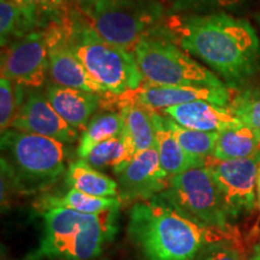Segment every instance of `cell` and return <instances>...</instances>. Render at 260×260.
I'll return each mask as SVG.
<instances>
[{"label": "cell", "mask_w": 260, "mask_h": 260, "mask_svg": "<svg viewBox=\"0 0 260 260\" xmlns=\"http://www.w3.org/2000/svg\"><path fill=\"white\" fill-rule=\"evenodd\" d=\"M174 32L176 44L222 77L229 88H243L260 73V41L245 19L226 12L187 15Z\"/></svg>", "instance_id": "cell-1"}, {"label": "cell", "mask_w": 260, "mask_h": 260, "mask_svg": "<svg viewBox=\"0 0 260 260\" xmlns=\"http://www.w3.org/2000/svg\"><path fill=\"white\" fill-rule=\"evenodd\" d=\"M128 234L145 260H195L214 243L242 242L236 228L224 230L198 222L160 195L134 204Z\"/></svg>", "instance_id": "cell-2"}, {"label": "cell", "mask_w": 260, "mask_h": 260, "mask_svg": "<svg viewBox=\"0 0 260 260\" xmlns=\"http://www.w3.org/2000/svg\"><path fill=\"white\" fill-rule=\"evenodd\" d=\"M119 207L89 214L61 206L42 207L44 236L32 260H92L117 230Z\"/></svg>", "instance_id": "cell-3"}, {"label": "cell", "mask_w": 260, "mask_h": 260, "mask_svg": "<svg viewBox=\"0 0 260 260\" xmlns=\"http://www.w3.org/2000/svg\"><path fill=\"white\" fill-rule=\"evenodd\" d=\"M61 24L75 56L106 93L123 94L144 83L134 54L105 40L80 12L67 14Z\"/></svg>", "instance_id": "cell-4"}, {"label": "cell", "mask_w": 260, "mask_h": 260, "mask_svg": "<svg viewBox=\"0 0 260 260\" xmlns=\"http://www.w3.org/2000/svg\"><path fill=\"white\" fill-rule=\"evenodd\" d=\"M2 149L14 186L21 191L46 189L65 171L68 152L58 140L8 129L2 133Z\"/></svg>", "instance_id": "cell-5"}, {"label": "cell", "mask_w": 260, "mask_h": 260, "mask_svg": "<svg viewBox=\"0 0 260 260\" xmlns=\"http://www.w3.org/2000/svg\"><path fill=\"white\" fill-rule=\"evenodd\" d=\"M144 79L159 86L225 87L210 70L193 59L176 42L154 31L141 39L133 48Z\"/></svg>", "instance_id": "cell-6"}, {"label": "cell", "mask_w": 260, "mask_h": 260, "mask_svg": "<svg viewBox=\"0 0 260 260\" xmlns=\"http://www.w3.org/2000/svg\"><path fill=\"white\" fill-rule=\"evenodd\" d=\"M162 14L158 0H94L87 21L105 40L129 50L158 30Z\"/></svg>", "instance_id": "cell-7"}, {"label": "cell", "mask_w": 260, "mask_h": 260, "mask_svg": "<svg viewBox=\"0 0 260 260\" xmlns=\"http://www.w3.org/2000/svg\"><path fill=\"white\" fill-rule=\"evenodd\" d=\"M159 195L198 222L224 230L235 228L228 218L209 164L171 176Z\"/></svg>", "instance_id": "cell-8"}, {"label": "cell", "mask_w": 260, "mask_h": 260, "mask_svg": "<svg viewBox=\"0 0 260 260\" xmlns=\"http://www.w3.org/2000/svg\"><path fill=\"white\" fill-rule=\"evenodd\" d=\"M209 167L230 222L251 214L256 206L260 151L252 157L230 160H217L211 157Z\"/></svg>", "instance_id": "cell-9"}, {"label": "cell", "mask_w": 260, "mask_h": 260, "mask_svg": "<svg viewBox=\"0 0 260 260\" xmlns=\"http://www.w3.org/2000/svg\"><path fill=\"white\" fill-rule=\"evenodd\" d=\"M2 77L22 87L38 88L48 74V51L45 29L18 38L3 47Z\"/></svg>", "instance_id": "cell-10"}, {"label": "cell", "mask_w": 260, "mask_h": 260, "mask_svg": "<svg viewBox=\"0 0 260 260\" xmlns=\"http://www.w3.org/2000/svg\"><path fill=\"white\" fill-rule=\"evenodd\" d=\"M116 98V104L123 107L126 104H139L152 110H164L168 107L182 105L191 102H209L217 105L229 106L232 93L229 87H181L159 86L144 81L135 90L123 94H111Z\"/></svg>", "instance_id": "cell-11"}, {"label": "cell", "mask_w": 260, "mask_h": 260, "mask_svg": "<svg viewBox=\"0 0 260 260\" xmlns=\"http://www.w3.org/2000/svg\"><path fill=\"white\" fill-rule=\"evenodd\" d=\"M61 19L52 22L45 28L48 51V76L53 83L59 86L106 94L70 48Z\"/></svg>", "instance_id": "cell-12"}, {"label": "cell", "mask_w": 260, "mask_h": 260, "mask_svg": "<svg viewBox=\"0 0 260 260\" xmlns=\"http://www.w3.org/2000/svg\"><path fill=\"white\" fill-rule=\"evenodd\" d=\"M115 175L121 201L151 199L167 189L170 178L161 168L155 146L138 152Z\"/></svg>", "instance_id": "cell-13"}, {"label": "cell", "mask_w": 260, "mask_h": 260, "mask_svg": "<svg viewBox=\"0 0 260 260\" xmlns=\"http://www.w3.org/2000/svg\"><path fill=\"white\" fill-rule=\"evenodd\" d=\"M11 129L47 136L64 144H73L79 138V132L61 118L46 94L39 90L29 92L16 113Z\"/></svg>", "instance_id": "cell-14"}, {"label": "cell", "mask_w": 260, "mask_h": 260, "mask_svg": "<svg viewBox=\"0 0 260 260\" xmlns=\"http://www.w3.org/2000/svg\"><path fill=\"white\" fill-rule=\"evenodd\" d=\"M162 113L184 128L200 132L219 133L241 122L230 105L222 106L203 100L168 107Z\"/></svg>", "instance_id": "cell-15"}, {"label": "cell", "mask_w": 260, "mask_h": 260, "mask_svg": "<svg viewBox=\"0 0 260 260\" xmlns=\"http://www.w3.org/2000/svg\"><path fill=\"white\" fill-rule=\"evenodd\" d=\"M45 94L61 118L77 132H83L102 103V94L63 87L56 83L48 84Z\"/></svg>", "instance_id": "cell-16"}, {"label": "cell", "mask_w": 260, "mask_h": 260, "mask_svg": "<svg viewBox=\"0 0 260 260\" xmlns=\"http://www.w3.org/2000/svg\"><path fill=\"white\" fill-rule=\"evenodd\" d=\"M152 118L155 132V148L161 168L169 177L182 174L189 169L205 167L209 164L211 157H198L184 151L169 128L167 116L164 113L159 115L157 110H152Z\"/></svg>", "instance_id": "cell-17"}, {"label": "cell", "mask_w": 260, "mask_h": 260, "mask_svg": "<svg viewBox=\"0 0 260 260\" xmlns=\"http://www.w3.org/2000/svg\"><path fill=\"white\" fill-rule=\"evenodd\" d=\"M260 151V130L240 122L218 133L212 158L230 160L252 157Z\"/></svg>", "instance_id": "cell-18"}, {"label": "cell", "mask_w": 260, "mask_h": 260, "mask_svg": "<svg viewBox=\"0 0 260 260\" xmlns=\"http://www.w3.org/2000/svg\"><path fill=\"white\" fill-rule=\"evenodd\" d=\"M65 182L82 193L104 198H118V183L83 159L71 161L65 171Z\"/></svg>", "instance_id": "cell-19"}, {"label": "cell", "mask_w": 260, "mask_h": 260, "mask_svg": "<svg viewBox=\"0 0 260 260\" xmlns=\"http://www.w3.org/2000/svg\"><path fill=\"white\" fill-rule=\"evenodd\" d=\"M44 29L38 14L15 0H0V41L2 47L16 39Z\"/></svg>", "instance_id": "cell-20"}, {"label": "cell", "mask_w": 260, "mask_h": 260, "mask_svg": "<svg viewBox=\"0 0 260 260\" xmlns=\"http://www.w3.org/2000/svg\"><path fill=\"white\" fill-rule=\"evenodd\" d=\"M136 153L138 152L134 142L125 133H123L121 136L106 140L94 146L83 160L98 170L112 168L115 172L128 164Z\"/></svg>", "instance_id": "cell-21"}, {"label": "cell", "mask_w": 260, "mask_h": 260, "mask_svg": "<svg viewBox=\"0 0 260 260\" xmlns=\"http://www.w3.org/2000/svg\"><path fill=\"white\" fill-rule=\"evenodd\" d=\"M124 133V118L121 112H105L94 116L84 128L77 147V157L83 159L94 146Z\"/></svg>", "instance_id": "cell-22"}, {"label": "cell", "mask_w": 260, "mask_h": 260, "mask_svg": "<svg viewBox=\"0 0 260 260\" xmlns=\"http://www.w3.org/2000/svg\"><path fill=\"white\" fill-rule=\"evenodd\" d=\"M124 118V133L134 142L136 152L155 146V132L152 110L139 104H126L121 107Z\"/></svg>", "instance_id": "cell-23"}, {"label": "cell", "mask_w": 260, "mask_h": 260, "mask_svg": "<svg viewBox=\"0 0 260 260\" xmlns=\"http://www.w3.org/2000/svg\"><path fill=\"white\" fill-rule=\"evenodd\" d=\"M121 203L122 201L119 198L94 197V195L82 193V191L70 188L63 197H50L45 199L42 203V207L61 206L81 213L96 214L121 207Z\"/></svg>", "instance_id": "cell-24"}, {"label": "cell", "mask_w": 260, "mask_h": 260, "mask_svg": "<svg viewBox=\"0 0 260 260\" xmlns=\"http://www.w3.org/2000/svg\"><path fill=\"white\" fill-rule=\"evenodd\" d=\"M167 123L175 138L184 151L198 157H212L218 133L200 132L189 128H184L167 116Z\"/></svg>", "instance_id": "cell-25"}, {"label": "cell", "mask_w": 260, "mask_h": 260, "mask_svg": "<svg viewBox=\"0 0 260 260\" xmlns=\"http://www.w3.org/2000/svg\"><path fill=\"white\" fill-rule=\"evenodd\" d=\"M14 82L8 79H0V126L2 133L11 128V123L14 121L16 113L19 106L23 103L24 87L16 84L14 88Z\"/></svg>", "instance_id": "cell-26"}, {"label": "cell", "mask_w": 260, "mask_h": 260, "mask_svg": "<svg viewBox=\"0 0 260 260\" xmlns=\"http://www.w3.org/2000/svg\"><path fill=\"white\" fill-rule=\"evenodd\" d=\"M246 0H171V10L183 15H207L225 12L241 6Z\"/></svg>", "instance_id": "cell-27"}, {"label": "cell", "mask_w": 260, "mask_h": 260, "mask_svg": "<svg viewBox=\"0 0 260 260\" xmlns=\"http://www.w3.org/2000/svg\"><path fill=\"white\" fill-rule=\"evenodd\" d=\"M15 2L37 12L44 29L52 22L60 21L68 14L65 10L67 0H15Z\"/></svg>", "instance_id": "cell-28"}, {"label": "cell", "mask_w": 260, "mask_h": 260, "mask_svg": "<svg viewBox=\"0 0 260 260\" xmlns=\"http://www.w3.org/2000/svg\"><path fill=\"white\" fill-rule=\"evenodd\" d=\"M195 260H247L242 242L222 241L204 249Z\"/></svg>", "instance_id": "cell-29"}, {"label": "cell", "mask_w": 260, "mask_h": 260, "mask_svg": "<svg viewBox=\"0 0 260 260\" xmlns=\"http://www.w3.org/2000/svg\"><path fill=\"white\" fill-rule=\"evenodd\" d=\"M230 107L240 121L260 130V99H247L236 95Z\"/></svg>", "instance_id": "cell-30"}, {"label": "cell", "mask_w": 260, "mask_h": 260, "mask_svg": "<svg viewBox=\"0 0 260 260\" xmlns=\"http://www.w3.org/2000/svg\"><path fill=\"white\" fill-rule=\"evenodd\" d=\"M67 3H69L75 9H77L79 11L87 16L90 11V9H92L94 0H67Z\"/></svg>", "instance_id": "cell-31"}, {"label": "cell", "mask_w": 260, "mask_h": 260, "mask_svg": "<svg viewBox=\"0 0 260 260\" xmlns=\"http://www.w3.org/2000/svg\"><path fill=\"white\" fill-rule=\"evenodd\" d=\"M239 95L247 98V99H260V86L255 87V88L245 89L243 92L240 93Z\"/></svg>", "instance_id": "cell-32"}, {"label": "cell", "mask_w": 260, "mask_h": 260, "mask_svg": "<svg viewBox=\"0 0 260 260\" xmlns=\"http://www.w3.org/2000/svg\"><path fill=\"white\" fill-rule=\"evenodd\" d=\"M247 260H260V242H258L253 247L251 255L247 258Z\"/></svg>", "instance_id": "cell-33"}, {"label": "cell", "mask_w": 260, "mask_h": 260, "mask_svg": "<svg viewBox=\"0 0 260 260\" xmlns=\"http://www.w3.org/2000/svg\"><path fill=\"white\" fill-rule=\"evenodd\" d=\"M256 206L260 210V168L258 171V176H256Z\"/></svg>", "instance_id": "cell-34"}, {"label": "cell", "mask_w": 260, "mask_h": 260, "mask_svg": "<svg viewBox=\"0 0 260 260\" xmlns=\"http://www.w3.org/2000/svg\"><path fill=\"white\" fill-rule=\"evenodd\" d=\"M52 260H68V259H52Z\"/></svg>", "instance_id": "cell-35"}, {"label": "cell", "mask_w": 260, "mask_h": 260, "mask_svg": "<svg viewBox=\"0 0 260 260\" xmlns=\"http://www.w3.org/2000/svg\"><path fill=\"white\" fill-rule=\"evenodd\" d=\"M258 21H259V23H260V16H258Z\"/></svg>", "instance_id": "cell-36"}]
</instances>
